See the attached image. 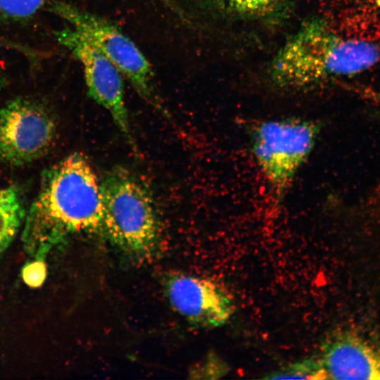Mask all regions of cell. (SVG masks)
Wrapping results in <instances>:
<instances>
[{
	"label": "cell",
	"mask_w": 380,
	"mask_h": 380,
	"mask_svg": "<svg viewBox=\"0 0 380 380\" xmlns=\"http://www.w3.org/2000/svg\"><path fill=\"white\" fill-rule=\"evenodd\" d=\"M327 379L380 380V350L351 331L328 336L319 357Z\"/></svg>",
	"instance_id": "cell-9"
},
{
	"label": "cell",
	"mask_w": 380,
	"mask_h": 380,
	"mask_svg": "<svg viewBox=\"0 0 380 380\" xmlns=\"http://www.w3.org/2000/svg\"><path fill=\"white\" fill-rule=\"evenodd\" d=\"M0 86H1V77H0Z\"/></svg>",
	"instance_id": "cell-15"
},
{
	"label": "cell",
	"mask_w": 380,
	"mask_h": 380,
	"mask_svg": "<svg viewBox=\"0 0 380 380\" xmlns=\"http://www.w3.org/2000/svg\"><path fill=\"white\" fill-rule=\"evenodd\" d=\"M46 276V267L43 260L35 261L27 264L23 270L24 281L31 286H38L44 281Z\"/></svg>",
	"instance_id": "cell-14"
},
{
	"label": "cell",
	"mask_w": 380,
	"mask_h": 380,
	"mask_svg": "<svg viewBox=\"0 0 380 380\" xmlns=\"http://www.w3.org/2000/svg\"><path fill=\"white\" fill-rule=\"evenodd\" d=\"M265 379H327L319 357L305 358L267 374Z\"/></svg>",
	"instance_id": "cell-11"
},
{
	"label": "cell",
	"mask_w": 380,
	"mask_h": 380,
	"mask_svg": "<svg viewBox=\"0 0 380 380\" xmlns=\"http://www.w3.org/2000/svg\"><path fill=\"white\" fill-rule=\"evenodd\" d=\"M319 130L318 122L298 118L266 120L254 127L252 151L277 196L286 192L308 158Z\"/></svg>",
	"instance_id": "cell-4"
},
{
	"label": "cell",
	"mask_w": 380,
	"mask_h": 380,
	"mask_svg": "<svg viewBox=\"0 0 380 380\" xmlns=\"http://www.w3.org/2000/svg\"><path fill=\"white\" fill-rule=\"evenodd\" d=\"M165 291L175 310L196 327H221L235 311L232 293L211 279L175 274L166 280Z\"/></svg>",
	"instance_id": "cell-8"
},
{
	"label": "cell",
	"mask_w": 380,
	"mask_h": 380,
	"mask_svg": "<svg viewBox=\"0 0 380 380\" xmlns=\"http://www.w3.org/2000/svg\"><path fill=\"white\" fill-rule=\"evenodd\" d=\"M56 40L80 63L89 96L103 106L115 123L130 137L122 75L118 68L70 25L55 32Z\"/></svg>",
	"instance_id": "cell-7"
},
{
	"label": "cell",
	"mask_w": 380,
	"mask_h": 380,
	"mask_svg": "<svg viewBox=\"0 0 380 380\" xmlns=\"http://www.w3.org/2000/svg\"><path fill=\"white\" fill-rule=\"evenodd\" d=\"M25 213L20 193L16 188L0 190V256L15 238Z\"/></svg>",
	"instance_id": "cell-10"
},
{
	"label": "cell",
	"mask_w": 380,
	"mask_h": 380,
	"mask_svg": "<svg viewBox=\"0 0 380 380\" xmlns=\"http://www.w3.org/2000/svg\"><path fill=\"white\" fill-rule=\"evenodd\" d=\"M48 0H0V23L28 20L37 13Z\"/></svg>",
	"instance_id": "cell-13"
},
{
	"label": "cell",
	"mask_w": 380,
	"mask_h": 380,
	"mask_svg": "<svg viewBox=\"0 0 380 380\" xmlns=\"http://www.w3.org/2000/svg\"><path fill=\"white\" fill-rule=\"evenodd\" d=\"M379 61L376 44L343 37L323 18H315L282 45L272 62L270 75L277 85L298 89L359 73Z\"/></svg>",
	"instance_id": "cell-2"
},
{
	"label": "cell",
	"mask_w": 380,
	"mask_h": 380,
	"mask_svg": "<svg viewBox=\"0 0 380 380\" xmlns=\"http://www.w3.org/2000/svg\"><path fill=\"white\" fill-rule=\"evenodd\" d=\"M208 6L241 16L265 14L281 0H197Z\"/></svg>",
	"instance_id": "cell-12"
},
{
	"label": "cell",
	"mask_w": 380,
	"mask_h": 380,
	"mask_svg": "<svg viewBox=\"0 0 380 380\" xmlns=\"http://www.w3.org/2000/svg\"><path fill=\"white\" fill-rule=\"evenodd\" d=\"M51 11L105 56L143 99L156 103L151 65L137 45L118 26L99 15L63 1L53 2Z\"/></svg>",
	"instance_id": "cell-5"
},
{
	"label": "cell",
	"mask_w": 380,
	"mask_h": 380,
	"mask_svg": "<svg viewBox=\"0 0 380 380\" xmlns=\"http://www.w3.org/2000/svg\"><path fill=\"white\" fill-rule=\"evenodd\" d=\"M379 205H380V204H379Z\"/></svg>",
	"instance_id": "cell-16"
},
{
	"label": "cell",
	"mask_w": 380,
	"mask_h": 380,
	"mask_svg": "<svg viewBox=\"0 0 380 380\" xmlns=\"http://www.w3.org/2000/svg\"><path fill=\"white\" fill-rule=\"evenodd\" d=\"M101 186L102 233L132 255L142 258L151 255L158 245L160 228L148 190L122 168L108 173Z\"/></svg>",
	"instance_id": "cell-3"
},
{
	"label": "cell",
	"mask_w": 380,
	"mask_h": 380,
	"mask_svg": "<svg viewBox=\"0 0 380 380\" xmlns=\"http://www.w3.org/2000/svg\"><path fill=\"white\" fill-rule=\"evenodd\" d=\"M55 123L34 101L17 99L0 108V160L19 165L35 160L50 149Z\"/></svg>",
	"instance_id": "cell-6"
},
{
	"label": "cell",
	"mask_w": 380,
	"mask_h": 380,
	"mask_svg": "<svg viewBox=\"0 0 380 380\" xmlns=\"http://www.w3.org/2000/svg\"><path fill=\"white\" fill-rule=\"evenodd\" d=\"M103 218L101 182L88 160L74 153L44 172L24 220V248L43 260L70 234L102 232Z\"/></svg>",
	"instance_id": "cell-1"
}]
</instances>
